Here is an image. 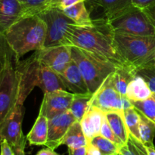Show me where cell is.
Instances as JSON below:
<instances>
[{"instance_id":"4fadbf2b","label":"cell","mask_w":155,"mask_h":155,"mask_svg":"<svg viewBox=\"0 0 155 155\" xmlns=\"http://www.w3.org/2000/svg\"><path fill=\"white\" fill-rule=\"evenodd\" d=\"M34 56V79L36 86L40 88L44 93L56 90H67L61 78L51 68L41 63Z\"/></svg>"},{"instance_id":"b9f144b4","label":"cell","mask_w":155,"mask_h":155,"mask_svg":"<svg viewBox=\"0 0 155 155\" xmlns=\"http://www.w3.org/2000/svg\"><path fill=\"white\" fill-rule=\"evenodd\" d=\"M25 143H23L22 145H19L18 147H15L13 148L14 152H15V155H25V152H24V148H25Z\"/></svg>"},{"instance_id":"ac0fdd59","label":"cell","mask_w":155,"mask_h":155,"mask_svg":"<svg viewBox=\"0 0 155 155\" xmlns=\"http://www.w3.org/2000/svg\"><path fill=\"white\" fill-rule=\"evenodd\" d=\"M153 92L145 79L136 74L127 88L126 96L131 101H143L151 98Z\"/></svg>"},{"instance_id":"f546056e","label":"cell","mask_w":155,"mask_h":155,"mask_svg":"<svg viewBox=\"0 0 155 155\" xmlns=\"http://www.w3.org/2000/svg\"><path fill=\"white\" fill-rule=\"evenodd\" d=\"M15 55V53L8 45L4 34L0 33V75L5 68L8 62Z\"/></svg>"},{"instance_id":"e575fe53","label":"cell","mask_w":155,"mask_h":155,"mask_svg":"<svg viewBox=\"0 0 155 155\" xmlns=\"http://www.w3.org/2000/svg\"><path fill=\"white\" fill-rule=\"evenodd\" d=\"M120 155H137L134 145H133L130 140L128 141L127 145L122 146L120 150Z\"/></svg>"},{"instance_id":"836d02e7","label":"cell","mask_w":155,"mask_h":155,"mask_svg":"<svg viewBox=\"0 0 155 155\" xmlns=\"http://www.w3.org/2000/svg\"><path fill=\"white\" fill-rule=\"evenodd\" d=\"M129 140L133 143V145H134L135 149H136L137 155H147L146 152H145V146H144L143 144L140 142V141L137 140L136 139H135L133 136H132L130 134V138H129Z\"/></svg>"},{"instance_id":"5bb4252c","label":"cell","mask_w":155,"mask_h":155,"mask_svg":"<svg viewBox=\"0 0 155 155\" xmlns=\"http://www.w3.org/2000/svg\"><path fill=\"white\" fill-rule=\"evenodd\" d=\"M24 16V8L19 0H0V33L4 34Z\"/></svg>"},{"instance_id":"5b68a950","label":"cell","mask_w":155,"mask_h":155,"mask_svg":"<svg viewBox=\"0 0 155 155\" xmlns=\"http://www.w3.org/2000/svg\"><path fill=\"white\" fill-rule=\"evenodd\" d=\"M15 55L0 75V129L15 108L18 98L19 77Z\"/></svg>"},{"instance_id":"277c9868","label":"cell","mask_w":155,"mask_h":155,"mask_svg":"<svg viewBox=\"0 0 155 155\" xmlns=\"http://www.w3.org/2000/svg\"><path fill=\"white\" fill-rule=\"evenodd\" d=\"M71 57L83 74L89 92L93 95L117 67L104 58L79 47L71 46Z\"/></svg>"},{"instance_id":"bcb514c9","label":"cell","mask_w":155,"mask_h":155,"mask_svg":"<svg viewBox=\"0 0 155 155\" xmlns=\"http://www.w3.org/2000/svg\"><path fill=\"white\" fill-rule=\"evenodd\" d=\"M112 155H117V154H112ZM118 155V154H117Z\"/></svg>"},{"instance_id":"f35d334b","label":"cell","mask_w":155,"mask_h":155,"mask_svg":"<svg viewBox=\"0 0 155 155\" xmlns=\"http://www.w3.org/2000/svg\"><path fill=\"white\" fill-rule=\"evenodd\" d=\"M86 155H102V154L97 147L89 143L86 145Z\"/></svg>"},{"instance_id":"7bdbcfd3","label":"cell","mask_w":155,"mask_h":155,"mask_svg":"<svg viewBox=\"0 0 155 155\" xmlns=\"http://www.w3.org/2000/svg\"><path fill=\"white\" fill-rule=\"evenodd\" d=\"M86 2L87 3L88 5L89 6V8L91 11L95 9V8L98 7V4H97V0H86Z\"/></svg>"},{"instance_id":"d6986e66","label":"cell","mask_w":155,"mask_h":155,"mask_svg":"<svg viewBox=\"0 0 155 155\" xmlns=\"http://www.w3.org/2000/svg\"><path fill=\"white\" fill-rule=\"evenodd\" d=\"M104 115L114 134L124 145H127L130 138V132L126 124L124 110L105 112Z\"/></svg>"},{"instance_id":"60d3db41","label":"cell","mask_w":155,"mask_h":155,"mask_svg":"<svg viewBox=\"0 0 155 155\" xmlns=\"http://www.w3.org/2000/svg\"><path fill=\"white\" fill-rule=\"evenodd\" d=\"M36 155H61V154H58L57 152H55L54 150L51 149V148L47 147V148H43V149L38 151V153Z\"/></svg>"},{"instance_id":"8fae6325","label":"cell","mask_w":155,"mask_h":155,"mask_svg":"<svg viewBox=\"0 0 155 155\" xmlns=\"http://www.w3.org/2000/svg\"><path fill=\"white\" fill-rule=\"evenodd\" d=\"M74 94L67 90H56L44 93L39 113L48 120L70 110Z\"/></svg>"},{"instance_id":"e0dca14e","label":"cell","mask_w":155,"mask_h":155,"mask_svg":"<svg viewBox=\"0 0 155 155\" xmlns=\"http://www.w3.org/2000/svg\"><path fill=\"white\" fill-rule=\"evenodd\" d=\"M48 119L42 114L39 113L33 128L27 136L30 145H45L48 139Z\"/></svg>"},{"instance_id":"603a6c76","label":"cell","mask_w":155,"mask_h":155,"mask_svg":"<svg viewBox=\"0 0 155 155\" xmlns=\"http://www.w3.org/2000/svg\"><path fill=\"white\" fill-rule=\"evenodd\" d=\"M87 144V140L82 130L80 122L75 121L65 135L62 145H67L68 148L74 149L81 147H86Z\"/></svg>"},{"instance_id":"7a4b0ae2","label":"cell","mask_w":155,"mask_h":155,"mask_svg":"<svg viewBox=\"0 0 155 155\" xmlns=\"http://www.w3.org/2000/svg\"><path fill=\"white\" fill-rule=\"evenodd\" d=\"M4 36L19 60L30 51L44 48L46 25L38 15L24 16L11 26Z\"/></svg>"},{"instance_id":"4316f807","label":"cell","mask_w":155,"mask_h":155,"mask_svg":"<svg viewBox=\"0 0 155 155\" xmlns=\"http://www.w3.org/2000/svg\"><path fill=\"white\" fill-rule=\"evenodd\" d=\"M90 143L97 147L100 150L102 155H117L119 154L120 150L121 148L114 142L103 137L101 135H98V136L94 137L91 140Z\"/></svg>"},{"instance_id":"484cf974","label":"cell","mask_w":155,"mask_h":155,"mask_svg":"<svg viewBox=\"0 0 155 155\" xmlns=\"http://www.w3.org/2000/svg\"><path fill=\"white\" fill-rule=\"evenodd\" d=\"M124 118L126 124L128 128L130 134L141 142L139 124H140V113L139 110L133 106L124 110Z\"/></svg>"},{"instance_id":"d4e9b609","label":"cell","mask_w":155,"mask_h":155,"mask_svg":"<svg viewBox=\"0 0 155 155\" xmlns=\"http://www.w3.org/2000/svg\"><path fill=\"white\" fill-rule=\"evenodd\" d=\"M139 133H140L141 142L145 146L154 147L153 141L155 137V123L141 113Z\"/></svg>"},{"instance_id":"44dd1931","label":"cell","mask_w":155,"mask_h":155,"mask_svg":"<svg viewBox=\"0 0 155 155\" xmlns=\"http://www.w3.org/2000/svg\"><path fill=\"white\" fill-rule=\"evenodd\" d=\"M136 74L135 71L129 67L117 68V69L110 74L112 86L115 90L121 95H126L127 86Z\"/></svg>"},{"instance_id":"d6a6232c","label":"cell","mask_w":155,"mask_h":155,"mask_svg":"<svg viewBox=\"0 0 155 155\" xmlns=\"http://www.w3.org/2000/svg\"><path fill=\"white\" fill-rule=\"evenodd\" d=\"M80 2H86V0H51L48 8H55L60 10H64L66 8Z\"/></svg>"},{"instance_id":"1f68e13d","label":"cell","mask_w":155,"mask_h":155,"mask_svg":"<svg viewBox=\"0 0 155 155\" xmlns=\"http://www.w3.org/2000/svg\"><path fill=\"white\" fill-rule=\"evenodd\" d=\"M100 135L102 136L103 137L109 139V140L111 141V142H114L115 144H117V145H119V146L122 147L124 145V144L123 143V142H121L120 139L114 134V133L113 132L112 129L110 128V125H109L108 122H107V119H106L105 117V115H104V120H103L102 124H101Z\"/></svg>"},{"instance_id":"7dc6e473","label":"cell","mask_w":155,"mask_h":155,"mask_svg":"<svg viewBox=\"0 0 155 155\" xmlns=\"http://www.w3.org/2000/svg\"><path fill=\"white\" fill-rule=\"evenodd\" d=\"M118 155H120V154H118Z\"/></svg>"},{"instance_id":"8d00e7d4","label":"cell","mask_w":155,"mask_h":155,"mask_svg":"<svg viewBox=\"0 0 155 155\" xmlns=\"http://www.w3.org/2000/svg\"><path fill=\"white\" fill-rule=\"evenodd\" d=\"M0 155H15L12 147L5 140L0 144Z\"/></svg>"},{"instance_id":"52a82bcc","label":"cell","mask_w":155,"mask_h":155,"mask_svg":"<svg viewBox=\"0 0 155 155\" xmlns=\"http://www.w3.org/2000/svg\"><path fill=\"white\" fill-rule=\"evenodd\" d=\"M46 25V37L44 48L57 45H70V27L74 21L60 9L48 8L38 14ZM71 46V45H70Z\"/></svg>"},{"instance_id":"7c38bea8","label":"cell","mask_w":155,"mask_h":155,"mask_svg":"<svg viewBox=\"0 0 155 155\" xmlns=\"http://www.w3.org/2000/svg\"><path fill=\"white\" fill-rule=\"evenodd\" d=\"M75 121L77 120L70 110L48 120V139L45 146L55 150L62 145L65 135Z\"/></svg>"},{"instance_id":"ba28073f","label":"cell","mask_w":155,"mask_h":155,"mask_svg":"<svg viewBox=\"0 0 155 155\" xmlns=\"http://www.w3.org/2000/svg\"><path fill=\"white\" fill-rule=\"evenodd\" d=\"M89 106L97 107L105 113L115 110H124L133 105L132 101L126 95H121L115 90L109 75L99 89L92 95Z\"/></svg>"},{"instance_id":"9c48e42d","label":"cell","mask_w":155,"mask_h":155,"mask_svg":"<svg viewBox=\"0 0 155 155\" xmlns=\"http://www.w3.org/2000/svg\"><path fill=\"white\" fill-rule=\"evenodd\" d=\"M24 104L18 101L11 114L0 129V144L5 140L12 148L25 143L26 139L22 132L24 117Z\"/></svg>"},{"instance_id":"3957f363","label":"cell","mask_w":155,"mask_h":155,"mask_svg":"<svg viewBox=\"0 0 155 155\" xmlns=\"http://www.w3.org/2000/svg\"><path fill=\"white\" fill-rule=\"evenodd\" d=\"M118 53L126 64L135 71L155 64V36L114 34Z\"/></svg>"},{"instance_id":"2e32d148","label":"cell","mask_w":155,"mask_h":155,"mask_svg":"<svg viewBox=\"0 0 155 155\" xmlns=\"http://www.w3.org/2000/svg\"><path fill=\"white\" fill-rule=\"evenodd\" d=\"M104 112L95 106H89L87 111L80 120L82 130L88 144L95 136L100 135Z\"/></svg>"},{"instance_id":"30bf717a","label":"cell","mask_w":155,"mask_h":155,"mask_svg":"<svg viewBox=\"0 0 155 155\" xmlns=\"http://www.w3.org/2000/svg\"><path fill=\"white\" fill-rule=\"evenodd\" d=\"M38 60L43 64L61 74L72 61L70 45L47 47L34 53Z\"/></svg>"},{"instance_id":"74e56055","label":"cell","mask_w":155,"mask_h":155,"mask_svg":"<svg viewBox=\"0 0 155 155\" xmlns=\"http://www.w3.org/2000/svg\"><path fill=\"white\" fill-rule=\"evenodd\" d=\"M132 3L136 7L139 8L141 9H144L149 6L152 3H154L155 0H131Z\"/></svg>"},{"instance_id":"9a60e30c","label":"cell","mask_w":155,"mask_h":155,"mask_svg":"<svg viewBox=\"0 0 155 155\" xmlns=\"http://www.w3.org/2000/svg\"><path fill=\"white\" fill-rule=\"evenodd\" d=\"M59 75H60V77L61 78L66 89L72 93H90L83 74L73 60L69 64L68 68L63 71V73Z\"/></svg>"},{"instance_id":"6da1fadb","label":"cell","mask_w":155,"mask_h":155,"mask_svg":"<svg viewBox=\"0 0 155 155\" xmlns=\"http://www.w3.org/2000/svg\"><path fill=\"white\" fill-rule=\"evenodd\" d=\"M114 34L107 19L93 20L92 25L70 27L68 41L70 45L79 47L104 58L117 68L128 67L118 53Z\"/></svg>"},{"instance_id":"d590c367","label":"cell","mask_w":155,"mask_h":155,"mask_svg":"<svg viewBox=\"0 0 155 155\" xmlns=\"http://www.w3.org/2000/svg\"><path fill=\"white\" fill-rule=\"evenodd\" d=\"M143 11L146 14L150 22L151 23V24L155 29V2L151 5H150L149 6L144 8Z\"/></svg>"},{"instance_id":"83f0119b","label":"cell","mask_w":155,"mask_h":155,"mask_svg":"<svg viewBox=\"0 0 155 155\" xmlns=\"http://www.w3.org/2000/svg\"><path fill=\"white\" fill-rule=\"evenodd\" d=\"M24 10V16L38 15L48 8L51 0H19Z\"/></svg>"},{"instance_id":"ab89813d","label":"cell","mask_w":155,"mask_h":155,"mask_svg":"<svg viewBox=\"0 0 155 155\" xmlns=\"http://www.w3.org/2000/svg\"><path fill=\"white\" fill-rule=\"evenodd\" d=\"M69 155H86V146L79 148H68Z\"/></svg>"},{"instance_id":"ffe728a7","label":"cell","mask_w":155,"mask_h":155,"mask_svg":"<svg viewBox=\"0 0 155 155\" xmlns=\"http://www.w3.org/2000/svg\"><path fill=\"white\" fill-rule=\"evenodd\" d=\"M98 7L102 8L107 20L120 16L134 6L131 0H97Z\"/></svg>"},{"instance_id":"f6af8a7d","label":"cell","mask_w":155,"mask_h":155,"mask_svg":"<svg viewBox=\"0 0 155 155\" xmlns=\"http://www.w3.org/2000/svg\"><path fill=\"white\" fill-rule=\"evenodd\" d=\"M152 96L154 97V98H155V93H153V95H152Z\"/></svg>"},{"instance_id":"7402d4cb","label":"cell","mask_w":155,"mask_h":155,"mask_svg":"<svg viewBox=\"0 0 155 155\" xmlns=\"http://www.w3.org/2000/svg\"><path fill=\"white\" fill-rule=\"evenodd\" d=\"M65 15L79 26L92 25L93 20L91 19L89 11L86 6V2H80L61 10Z\"/></svg>"},{"instance_id":"cb8c5ba5","label":"cell","mask_w":155,"mask_h":155,"mask_svg":"<svg viewBox=\"0 0 155 155\" xmlns=\"http://www.w3.org/2000/svg\"><path fill=\"white\" fill-rule=\"evenodd\" d=\"M92 97V93L74 94L70 111L72 113L76 120L80 122L89 106V102Z\"/></svg>"},{"instance_id":"f1b7e54d","label":"cell","mask_w":155,"mask_h":155,"mask_svg":"<svg viewBox=\"0 0 155 155\" xmlns=\"http://www.w3.org/2000/svg\"><path fill=\"white\" fill-rule=\"evenodd\" d=\"M133 105L146 117L155 123V98L153 96L143 101H132Z\"/></svg>"},{"instance_id":"4dcf8cb0","label":"cell","mask_w":155,"mask_h":155,"mask_svg":"<svg viewBox=\"0 0 155 155\" xmlns=\"http://www.w3.org/2000/svg\"><path fill=\"white\" fill-rule=\"evenodd\" d=\"M136 74L145 79L151 92L155 93V64L138 70Z\"/></svg>"},{"instance_id":"ee69618b","label":"cell","mask_w":155,"mask_h":155,"mask_svg":"<svg viewBox=\"0 0 155 155\" xmlns=\"http://www.w3.org/2000/svg\"><path fill=\"white\" fill-rule=\"evenodd\" d=\"M144 146H145V145H144ZM145 149L147 155H155L154 146H145Z\"/></svg>"},{"instance_id":"8992f818","label":"cell","mask_w":155,"mask_h":155,"mask_svg":"<svg viewBox=\"0 0 155 155\" xmlns=\"http://www.w3.org/2000/svg\"><path fill=\"white\" fill-rule=\"evenodd\" d=\"M108 22L115 33L132 36H155V29L143 9L136 6H133L120 16L109 20Z\"/></svg>"}]
</instances>
